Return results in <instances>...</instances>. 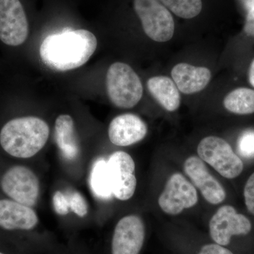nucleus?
I'll return each mask as SVG.
<instances>
[{
  "instance_id": "obj_1",
  "label": "nucleus",
  "mask_w": 254,
  "mask_h": 254,
  "mask_svg": "<svg viewBox=\"0 0 254 254\" xmlns=\"http://www.w3.org/2000/svg\"><path fill=\"white\" fill-rule=\"evenodd\" d=\"M96 38L84 29L50 35L43 40L40 55L43 63L55 71H66L81 67L97 48Z\"/></svg>"
},
{
  "instance_id": "obj_2",
  "label": "nucleus",
  "mask_w": 254,
  "mask_h": 254,
  "mask_svg": "<svg viewBox=\"0 0 254 254\" xmlns=\"http://www.w3.org/2000/svg\"><path fill=\"white\" fill-rule=\"evenodd\" d=\"M50 135L48 124L34 116L16 117L0 128V146L16 158H32L46 145Z\"/></svg>"
},
{
  "instance_id": "obj_3",
  "label": "nucleus",
  "mask_w": 254,
  "mask_h": 254,
  "mask_svg": "<svg viewBox=\"0 0 254 254\" xmlns=\"http://www.w3.org/2000/svg\"><path fill=\"white\" fill-rule=\"evenodd\" d=\"M106 88L110 101L123 109L136 106L143 96L139 76L129 65L123 63H114L108 68Z\"/></svg>"
},
{
  "instance_id": "obj_4",
  "label": "nucleus",
  "mask_w": 254,
  "mask_h": 254,
  "mask_svg": "<svg viewBox=\"0 0 254 254\" xmlns=\"http://www.w3.org/2000/svg\"><path fill=\"white\" fill-rule=\"evenodd\" d=\"M198 157L225 178L235 179L244 170L242 159L223 138L209 136L200 141L197 148Z\"/></svg>"
},
{
  "instance_id": "obj_5",
  "label": "nucleus",
  "mask_w": 254,
  "mask_h": 254,
  "mask_svg": "<svg viewBox=\"0 0 254 254\" xmlns=\"http://www.w3.org/2000/svg\"><path fill=\"white\" fill-rule=\"evenodd\" d=\"M133 9L150 39L165 43L173 38L175 28L173 15L158 0H133Z\"/></svg>"
},
{
  "instance_id": "obj_6",
  "label": "nucleus",
  "mask_w": 254,
  "mask_h": 254,
  "mask_svg": "<svg viewBox=\"0 0 254 254\" xmlns=\"http://www.w3.org/2000/svg\"><path fill=\"white\" fill-rule=\"evenodd\" d=\"M29 36V24L20 0H0V43L9 48L22 46Z\"/></svg>"
},
{
  "instance_id": "obj_7",
  "label": "nucleus",
  "mask_w": 254,
  "mask_h": 254,
  "mask_svg": "<svg viewBox=\"0 0 254 254\" xmlns=\"http://www.w3.org/2000/svg\"><path fill=\"white\" fill-rule=\"evenodd\" d=\"M0 185L10 199L31 208L38 202L39 180L31 169L23 165L11 167L3 175Z\"/></svg>"
},
{
  "instance_id": "obj_8",
  "label": "nucleus",
  "mask_w": 254,
  "mask_h": 254,
  "mask_svg": "<svg viewBox=\"0 0 254 254\" xmlns=\"http://www.w3.org/2000/svg\"><path fill=\"white\" fill-rule=\"evenodd\" d=\"M250 219L230 205H222L209 222V233L215 244L226 247L232 237L245 236L252 231Z\"/></svg>"
},
{
  "instance_id": "obj_9",
  "label": "nucleus",
  "mask_w": 254,
  "mask_h": 254,
  "mask_svg": "<svg viewBox=\"0 0 254 254\" xmlns=\"http://www.w3.org/2000/svg\"><path fill=\"white\" fill-rule=\"evenodd\" d=\"M198 200V193L194 185L181 173H176L169 177L158 202L164 213L177 215L185 209L194 206Z\"/></svg>"
},
{
  "instance_id": "obj_10",
  "label": "nucleus",
  "mask_w": 254,
  "mask_h": 254,
  "mask_svg": "<svg viewBox=\"0 0 254 254\" xmlns=\"http://www.w3.org/2000/svg\"><path fill=\"white\" fill-rule=\"evenodd\" d=\"M113 195L117 199H130L136 189L135 163L131 155L125 151H117L108 161Z\"/></svg>"
},
{
  "instance_id": "obj_11",
  "label": "nucleus",
  "mask_w": 254,
  "mask_h": 254,
  "mask_svg": "<svg viewBox=\"0 0 254 254\" xmlns=\"http://www.w3.org/2000/svg\"><path fill=\"white\" fill-rule=\"evenodd\" d=\"M145 225L136 215L124 217L115 227L112 254H139L144 244Z\"/></svg>"
},
{
  "instance_id": "obj_12",
  "label": "nucleus",
  "mask_w": 254,
  "mask_h": 254,
  "mask_svg": "<svg viewBox=\"0 0 254 254\" xmlns=\"http://www.w3.org/2000/svg\"><path fill=\"white\" fill-rule=\"evenodd\" d=\"M184 170L208 203L218 205L225 200L227 195L225 189L209 173L204 162L199 157L193 155L187 158L184 163Z\"/></svg>"
},
{
  "instance_id": "obj_13",
  "label": "nucleus",
  "mask_w": 254,
  "mask_h": 254,
  "mask_svg": "<svg viewBox=\"0 0 254 254\" xmlns=\"http://www.w3.org/2000/svg\"><path fill=\"white\" fill-rule=\"evenodd\" d=\"M148 133L146 124L133 114H123L114 118L110 124L108 136L118 146H128L142 141Z\"/></svg>"
},
{
  "instance_id": "obj_14",
  "label": "nucleus",
  "mask_w": 254,
  "mask_h": 254,
  "mask_svg": "<svg viewBox=\"0 0 254 254\" xmlns=\"http://www.w3.org/2000/svg\"><path fill=\"white\" fill-rule=\"evenodd\" d=\"M38 223V215L31 207L11 199L0 200L1 228L6 230H30Z\"/></svg>"
},
{
  "instance_id": "obj_15",
  "label": "nucleus",
  "mask_w": 254,
  "mask_h": 254,
  "mask_svg": "<svg viewBox=\"0 0 254 254\" xmlns=\"http://www.w3.org/2000/svg\"><path fill=\"white\" fill-rule=\"evenodd\" d=\"M172 77L179 91L185 94H193L204 89L211 79L208 68L180 63L174 66Z\"/></svg>"
},
{
  "instance_id": "obj_16",
  "label": "nucleus",
  "mask_w": 254,
  "mask_h": 254,
  "mask_svg": "<svg viewBox=\"0 0 254 254\" xmlns=\"http://www.w3.org/2000/svg\"><path fill=\"white\" fill-rule=\"evenodd\" d=\"M150 94L167 111H176L181 104L180 91L173 80L168 76H157L147 82Z\"/></svg>"
},
{
  "instance_id": "obj_17",
  "label": "nucleus",
  "mask_w": 254,
  "mask_h": 254,
  "mask_svg": "<svg viewBox=\"0 0 254 254\" xmlns=\"http://www.w3.org/2000/svg\"><path fill=\"white\" fill-rule=\"evenodd\" d=\"M57 145L64 157L73 160L77 158L79 145L75 131L74 123L68 115H61L57 118L55 125Z\"/></svg>"
},
{
  "instance_id": "obj_18",
  "label": "nucleus",
  "mask_w": 254,
  "mask_h": 254,
  "mask_svg": "<svg viewBox=\"0 0 254 254\" xmlns=\"http://www.w3.org/2000/svg\"><path fill=\"white\" fill-rule=\"evenodd\" d=\"M225 109L239 115L254 113V90L239 88L225 96L223 101Z\"/></svg>"
},
{
  "instance_id": "obj_19",
  "label": "nucleus",
  "mask_w": 254,
  "mask_h": 254,
  "mask_svg": "<svg viewBox=\"0 0 254 254\" xmlns=\"http://www.w3.org/2000/svg\"><path fill=\"white\" fill-rule=\"evenodd\" d=\"M90 184L95 195L100 198H109L113 195L108 163L103 159L95 162L92 169Z\"/></svg>"
},
{
  "instance_id": "obj_20",
  "label": "nucleus",
  "mask_w": 254,
  "mask_h": 254,
  "mask_svg": "<svg viewBox=\"0 0 254 254\" xmlns=\"http://www.w3.org/2000/svg\"><path fill=\"white\" fill-rule=\"evenodd\" d=\"M165 7L170 9L176 16L190 19L201 12L203 8L202 0H160Z\"/></svg>"
},
{
  "instance_id": "obj_21",
  "label": "nucleus",
  "mask_w": 254,
  "mask_h": 254,
  "mask_svg": "<svg viewBox=\"0 0 254 254\" xmlns=\"http://www.w3.org/2000/svg\"><path fill=\"white\" fill-rule=\"evenodd\" d=\"M237 146L241 156L247 159L254 158V130L244 131L237 140Z\"/></svg>"
},
{
  "instance_id": "obj_22",
  "label": "nucleus",
  "mask_w": 254,
  "mask_h": 254,
  "mask_svg": "<svg viewBox=\"0 0 254 254\" xmlns=\"http://www.w3.org/2000/svg\"><path fill=\"white\" fill-rule=\"evenodd\" d=\"M68 199H69L70 210H72L73 213L81 218L86 216L88 211V205L84 197L79 192H73L68 196Z\"/></svg>"
},
{
  "instance_id": "obj_23",
  "label": "nucleus",
  "mask_w": 254,
  "mask_h": 254,
  "mask_svg": "<svg viewBox=\"0 0 254 254\" xmlns=\"http://www.w3.org/2000/svg\"><path fill=\"white\" fill-rule=\"evenodd\" d=\"M244 198L246 207L254 215V173L249 177L244 189Z\"/></svg>"
},
{
  "instance_id": "obj_24",
  "label": "nucleus",
  "mask_w": 254,
  "mask_h": 254,
  "mask_svg": "<svg viewBox=\"0 0 254 254\" xmlns=\"http://www.w3.org/2000/svg\"><path fill=\"white\" fill-rule=\"evenodd\" d=\"M53 205L55 210L58 215H65L69 213V199L67 195L61 191L55 192L53 196Z\"/></svg>"
},
{
  "instance_id": "obj_25",
  "label": "nucleus",
  "mask_w": 254,
  "mask_h": 254,
  "mask_svg": "<svg viewBox=\"0 0 254 254\" xmlns=\"http://www.w3.org/2000/svg\"><path fill=\"white\" fill-rule=\"evenodd\" d=\"M247 15L244 30L246 34L254 37V1L246 4Z\"/></svg>"
},
{
  "instance_id": "obj_26",
  "label": "nucleus",
  "mask_w": 254,
  "mask_h": 254,
  "mask_svg": "<svg viewBox=\"0 0 254 254\" xmlns=\"http://www.w3.org/2000/svg\"><path fill=\"white\" fill-rule=\"evenodd\" d=\"M197 254H234L223 246L218 244H208L202 247L199 252Z\"/></svg>"
},
{
  "instance_id": "obj_27",
  "label": "nucleus",
  "mask_w": 254,
  "mask_h": 254,
  "mask_svg": "<svg viewBox=\"0 0 254 254\" xmlns=\"http://www.w3.org/2000/svg\"><path fill=\"white\" fill-rule=\"evenodd\" d=\"M249 81L250 84L254 88V60L251 64L250 71H249Z\"/></svg>"
},
{
  "instance_id": "obj_28",
  "label": "nucleus",
  "mask_w": 254,
  "mask_h": 254,
  "mask_svg": "<svg viewBox=\"0 0 254 254\" xmlns=\"http://www.w3.org/2000/svg\"><path fill=\"white\" fill-rule=\"evenodd\" d=\"M0 254H4L1 253V252H0Z\"/></svg>"
}]
</instances>
